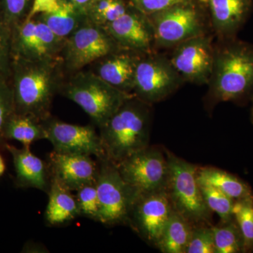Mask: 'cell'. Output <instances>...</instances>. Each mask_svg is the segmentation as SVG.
Instances as JSON below:
<instances>
[{
	"label": "cell",
	"instance_id": "6da1fadb",
	"mask_svg": "<svg viewBox=\"0 0 253 253\" xmlns=\"http://www.w3.org/2000/svg\"><path fill=\"white\" fill-rule=\"evenodd\" d=\"M11 75L16 112L41 122L51 117L53 101L66 79L61 59H12Z\"/></svg>",
	"mask_w": 253,
	"mask_h": 253
},
{
	"label": "cell",
	"instance_id": "7a4b0ae2",
	"mask_svg": "<svg viewBox=\"0 0 253 253\" xmlns=\"http://www.w3.org/2000/svg\"><path fill=\"white\" fill-rule=\"evenodd\" d=\"M214 49L209 96L215 102L244 103L253 98V45L234 38Z\"/></svg>",
	"mask_w": 253,
	"mask_h": 253
},
{
	"label": "cell",
	"instance_id": "3957f363",
	"mask_svg": "<svg viewBox=\"0 0 253 253\" xmlns=\"http://www.w3.org/2000/svg\"><path fill=\"white\" fill-rule=\"evenodd\" d=\"M151 105L131 95L100 126L99 136L106 156L115 163L149 146Z\"/></svg>",
	"mask_w": 253,
	"mask_h": 253
},
{
	"label": "cell",
	"instance_id": "277c9868",
	"mask_svg": "<svg viewBox=\"0 0 253 253\" xmlns=\"http://www.w3.org/2000/svg\"><path fill=\"white\" fill-rule=\"evenodd\" d=\"M59 94L78 105L98 128L132 95L110 85L89 69L69 75L63 82Z\"/></svg>",
	"mask_w": 253,
	"mask_h": 253
},
{
	"label": "cell",
	"instance_id": "5b68a950",
	"mask_svg": "<svg viewBox=\"0 0 253 253\" xmlns=\"http://www.w3.org/2000/svg\"><path fill=\"white\" fill-rule=\"evenodd\" d=\"M168 163L167 191L173 209L191 224H207L211 211L205 203L197 178L198 167L169 151H166Z\"/></svg>",
	"mask_w": 253,
	"mask_h": 253
},
{
	"label": "cell",
	"instance_id": "8992f818",
	"mask_svg": "<svg viewBox=\"0 0 253 253\" xmlns=\"http://www.w3.org/2000/svg\"><path fill=\"white\" fill-rule=\"evenodd\" d=\"M96 179L99 204V222L105 225L127 224L131 206L139 191L123 179L117 165L109 158L96 159Z\"/></svg>",
	"mask_w": 253,
	"mask_h": 253
},
{
	"label": "cell",
	"instance_id": "52a82bcc",
	"mask_svg": "<svg viewBox=\"0 0 253 253\" xmlns=\"http://www.w3.org/2000/svg\"><path fill=\"white\" fill-rule=\"evenodd\" d=\"M120 48L104 27L88 21L66 40L60 59L66 75H71Z\"/></svg>",
	"mask_w": 253,
	"mask_h": 253
},
{
	"label": "cell",
	"instance_id": "ba28073f",
	"mask_svg": "<svg viewBox=\"0 0 253 253\" xmlns=\"http://www.w3.org/2000/svg\"><path fill=\"white\" fill-rule=\"evenodd\" d=\"M184 81L169 58L155 52L146 54L136 68L132 94L152 105L170 96Z\"/></svg>",
	"mask_w": 253,
	"mask_h": 253
},
{
	"label": "cell",
	"instance_id": "9c48e42d",
	"mask_svg": "<svg viewBox=\"0 0 253 253\" xmlns=\"http://www.w3.org/2000/svg\"><path fill=\"white\" fill-rule=\"evenodd\" d=\"M148 17L154 28L156 46H175L205 34L202 16L194 1L175 5Z\"/></svg>",
	"mask_w": 253,
	"mask_h": 253
},
{
	"label": "cell",
	"instance_id": "30bf717a",
	"mask_svg": "<svg viewBox=\"0 0 253 253\" xmlns=\"http://www.w3.org/2000/svg\"><path fill=\"white\" fill-rule=\"evenodd\" d=\"M116 165L123 179L139 192L167 189L168 160L158 148L149 146Z\"/></svg>",
	"mask_w": 253,
	"mask_h": 253
},
{
	"label": "cell",
	"instance_id": "8fae6325",
	"mask_svg": "<svg viewBox=\"0 0 253 253\" xmlns=\"http://www.w3.org/2000/svg\"><path fill=\"white\" fill-rule=\"evenodd\" d=\"M172 210L167 189L139 192L131 206L127 224L146 242L156 246Z\"/></svg>",
	"mask_w": 253,
	"mask_h": 253
},
{
	"label": "cell",
	"instance_id": "7c38bea8",
	"mask_svg": "<svg viewBox=\"0 0 253 253\" xmlns=\"http://www.w3.org/2000/svg\"><path fill=\"white\" fill-rule=\"evenodd\" d=\"M42 123L46 139L52 144L53 151L94 156L96 159L107 157L99 134L94 126L70 124L51 116Z\"/></svg>",
	"mask_w": 253,
	"mask_h": 253
},
{
	"label": "cell",
	"instance_id": "4fadbf2b",
	"mask_svg": "<svg viewBox=\"0 0 253 253\" xmlns=\"http://www.w3.org/2000/svg\"><path fill=\"white\" fill-rule=\"evenodd\" d=\"M169 59L184 81L208 84L214 64V48L209 37L201 35L174 46Z\"/></svg>",
	"mask_w": 253,
	"mask_h": 253
},
{
	"label": "cell",
	"instance_id": "5bb4252c",
	"mask_svg": "<svg viewBox=\"0 0 253 253\" xmlns=\"http://www.w3.org/2000/svg\"><path fill=\"white\" fill-rule=\"evenodd\" d=\"M104 28L120 47L144 54L154 52L156 43L151 21L133 6Z\"/></svg>",
	"mask_w": 253,
	"mask_h": 253
},
{
	"label": "cell",
	"instance_id": "9a60e30c",
	"mask_svg": "<svg viewBox=\"0 0 253 253\" xmlns=\"http://www.w3.org/2000/svg\"><path fill=\"white\" fill-rule=\"evenodd\" d=\"M47 164L51 179L71 191H76L83 186L96 182L97 161L91 156L53 151L48 155Z\"/></svg>",
	"mask_w": 253,
	"mask_h": 253
},
{
	"label": "cell",
	"instance_id": "2e32d148",
	"mask_svg": "<svg viewBox=\"0 0 253 253\" xmlns=\"http://www.w3.org/2000/svg\"><path fill=\"white\" fill-rule=\"evenodd\" d=\"M144 55L120 48L92 63L89 70L118 90L132 94L136 68Z\"/></svg>",
	"mask_w": 253,
	"mask_h": 253
},
{
	"label": "cell",
	"instance_id": "e0dca14e",
	"mask_svg": "<svg viewBox=\"0 0 253 253\" xmlns=\"http://www.w3.org/2000/svg\"><path fill=\"white\" fill-rule=\"evenodd\" d=\"M207 6L213 29L221 39L234 38L247 21L253 0H201Z\"/></svg>",
	"mask_w": 253,
	"mask_h": 253
},
{
	"label": "cell",
	"instance_id": "ac0fdd59",
	"mask_svg": "<svg viewBox=\"0 0 253 253\" xmlns=\"http://www.w3.org/2000/svg\"><path fill=\"white\" fill-rule=\"evenodd\" d=\"M6 146L13 157L18 184L48 193L51 174L47 163L33 154L29 146H23L22 149L11 145Z\"/></svg>",
	"mask_w": 253,
	"mask_h": 253
},
{
	"label": "cell",
	"instance_id": "d6986e66",
	"mask_svg": "<svg viewBox=\"0 0 253 253\" xmlns=\"http://www.w3.org/2000/svg\"><path fill=\"white\" fill-rule=\"evenodd\" d=\"M47 194L49 201L44 217L49 225H61L81 216L76 196L56 179H51Z\"/></svg>",
	"mask_w": 253,
	"mask_h": 253
},
{
	"label": "cell",
	"instance_id": "ffe728a7",
	"mask_svg": "<svg viewBox=\"0 0 253 253\" xmlns=\"http://www.w3.org/2000/svg\"><path fill=\"white\" fill-rule=\"evenodd\" d=\"M11 57L31 61L51 60L46 56L37 34L34 18L24 20L12 28Z\"/></svg>",
	"mask_w": 253,
	"mask_h": 253
},
{
	"label": "cell",
	"instance_id": "44dd1931",
	"mask_svg": "<svg viewBox=\"0 0 253 253\" xmlns=\"http://www.w3.org/2000/svg\"><path fill=\"white\" fill-rule=\"evenodd\" d=\"M34 18L46 24L56 36L66 40L87 23L85 11L59 1V8L53 12L42 13Z\"/></svg>",
	"mask_w": 253,
	"mask_h": 253
},
{
	"label": "cell",
	"instance_id": "7402d4cb",
	"mask_svg": "<svg viewBox=\"0 0 253 253\" xmlns=\"http://www.w3.org/2000/svg\"><path fill=\"white\" fill-rule=\"evenodd\" d=\"M197 178L199 183L213 186L234 201L253 196L252 190L247 183L217 168H200L198 169Z\"/></svg>",
	"mask_w": 253,
	"mask_h": 253
},
{
	"label": "cell",
	"instance_id": "603a6c76",
	"mask_svg": "<svg viewBox=\"0 0 253 253\" xmlns=\"http://www.w3.org/2000/svg\"><path fill=\"white\" fill-rule=\"evenodd\" d=\"M192 230L191 222L173 209L156 247L163 253H185Z\"/></svg>",
	"mask_w": 253,
	"mask_h": 253
},
{
	"label": "cell",
	"instance_id": "cb8c5ba5",
	"mask_svg": "<svg viewBox=\"0 0 253 253\" xmlns=\"http://www.w3.org/2000/svg\"><path fill=\"white\" fill-rule=\"evenodd\" d=\"M4 138L30 146L37 141L46 139V133L41 121L28 115L15 112L5 126Z\"/></svg>",
	"mask_w": 253,
	"mask_h": 253
},
{
	"label": "cell",
	"instance_id": "d4e9b609",
	"mask_svg": "<svg viewBox=\"0 0 253 253\" xmlns=\"http://www.w3.org/2000/svg\"><path fill=\"white\" fill-rule=\"evenodd\" d=\"M126 0H94L85 9L89 22L105 27L130 8Z\"/></svg>",
	"mask_w": 253,
	"mask_h": 253
},
{
	"label": "cell",
	"instance_id": "484cf974",
	"mask_svg": "<svg viewBox=\"0 0 253 253\" xmlns=\"http://www.w3.org/2000/svg\"><path fill=\"white\" fill-rule=\"evenodd\" d=\"M212 230L215 253H244V239L234 217L212 226Z\"/></svg>",
	"mask_w": 253,
	"mask_h": 253
},
{
	"label": "cell",
	"instance_id": "4316f807",
	"mask_svg": "<svg viewBox=\"0 0 253 253\" xmlns=\"http://www.w3.org/2000/svg\"><path fill=\"white\" fill-rule=\"evenodd\" d=\"M233 215L244 239V253L253 252V196L234 201Z\"/></svg>",
	"mask_w": 253,
	"mask_h": 253
},
{
	"label": "cell",
	"instance_id": "83f0119b",
	"mask_svg": "<svg viewBox=\"0 0 253 253\" xmlns=\"http://www.w3.org/2000/svg\"><path fill=\"white\" fill-rule=\"evenodd\" d=\"M199 186L208 208L211 212L217 213L221 221L230 220L234 218V200L209 184L199 183Z\"/></svg>",
	"mask_w": 253,
	"mask_h": 253
},
{
	"label": "cell",
	"instance_id": "f1b7e54d",
	"mask_svg": "<svg viewBox=\"0 0 253 253\" xmlns=\"http://www.w3.org/2000/svg\"><path fill=\"white\" fill-rule=\"evenodd\" d=\"M34 0H0V18L11 28L27 18Z\"/></svg>",
	"mask_w": 253,
	"mask_h": 253
},
{
	"label": "cell",
	"instance_id": "f546056e",
	"mask_svg": "<svg viewBox=\"0 0 253 253\" xmlns=\"http://www.w3.org/2000/svg\"><path fill=\"white\" fill-rule=\"evenodd\" d=\"M9 76L0 74V141L5 139L4 129L10 117L16 112L14 89Z\"/></svg>",
	"mask_w": 253,
	"mask_h": 253
},
{
	"label": "cell",
	"instance_id": "4dcf8cb0",
	"mask_svg": "<svg viewBox=\"0 0 253 253\" xmlns=\"http://www.w3.org/2000/svg\"><path fill=\"white\" fill-rule=\"evenodd\" d=\"M76 199L81 216L99 220V204L96 182L86 184L76 191Z\"/></svg>",
	"mask_w": 253,
	"mask_h": 253
},
{
	"label": "cell",
	"instance_id": "1f68e13d",
	"mask_svg": "<svg viewBox=\"0 0 253 253\" xmlns=\"http://www.w3.org/2000/svg\"><path fill=\"white\" fill-rule=\"evenodd\" d=\"M185 253H215L212 227L193 228Z\"/></svg>",
	"mask_w": 253,
	"mask_h": 253
},
{
	"label": "cell",
	"instance_id": "d6a6232c",
	"mask_svg": "<svg viewBox=\"0 0 253 253\" xmlns=\"http://www.w3.org/2000/svg\"><path fill=\"white\" fill-rule=\"evenodd\" d=\"M12 28L0 18V74H11Z\"/></svg>",
	"mask_w": 253,
	"mask_h": 253
},
{
	"label": "cell",
	"instance_id": "836d02e7",
	"mask_svg": "<svg viewBox=\"0 0 253 253\" xmlns=\"http://www.w3.org/2000/svg\"><path fill=\"white\" fill-rule=\"evenodd\" d=\"M133 7L150 16L169 9L175 5L189 2L194 0H126Z\"/></svg>",
	"mask_w": 253,
	"mask_h": 253
},
{
	"label": "cell",
	"instance_id": "e575fe53",
	"mask_svg": "<svg viewBox=\"0 0 253 253\" xmlns=\"http://www.w3.org/2000/svg\"><path fill=\"white\" fill-rule=\"evenodd\" d=\"M59 8V0H34L31 12L26 19L42 13L53 12Z\"/></svg>",
	"mask_w": 253,
	"mask_h": 253
},
{
	"label": "cell",
	"instance_id": "d590c367",
	"mask_svg": "<svg viewBox=\"0 0 253 253\" xmlns=\"http://www.w3.org/2000/svg\"><path fill=\"white\" fill-rule=\"evenodd\" d=\"M94 0H59L60 2L63 3L77 8V9L85 11L87 6L91 4Z\"/></svg>",
	"mask_w": 253,
	"mask_h": 253
},
{
	"label": "cell",
	"instance_id": "8d00e7d4",
	"mask_svg": "<svg viewBox=\"0 0 253 253\" xmlns=\"http://www.w3.org/2000/svg\"><path fill=\"white\" fill-rule=\"evenodd\" d=\"M5 169H6V166H5L4 161L1 155H0V176L4 174Z\"/></svg>",
	"mask_w": 253,
	"mask_h": 253
},
{
	"label": "cell",
	"instance_id": "74e56055",
	"mask_svg": "<svg viewBox=\"0 0 253 253\" xmlns=\"http://www.w3.org/2000/svg\"><path fill=\"white\" fill-rule=\"evenodd\" d=\"M253 103L252 108H251V120H252V122L253 123V98L252 100H251Z\"/></svg>",
	"mask_w": 253,
	"mask_h": 253
}]
</instances>
